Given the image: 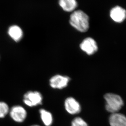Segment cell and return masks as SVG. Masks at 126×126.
I'll return each mask as SVG.
<instances>
[{"mask_svg": "<svg viewBox=\"0 0 126 126\" xmlns=\"http://www.w3.org/2000/svg\"><path fill=\"white\" fill-rule=\"evenodd\" d=\"M81 51L89 56H91L96 53L98 50L97 42L91 37H87L84 39L79 45Z\"/></svg>", "mask_w": 126, "mask_h": 126, "instance_id": "cell-5", "label": "cell"}, {"mask_svg": "<svg viewBox=\"0 0 126 126\" xmlns=\"http://www.w3.org/2000/svg\"><path fill=\"white\" fill-rule=\"evenodd\" d=\"M7 32L10 37L16 42L21 41L23 37V31L21 27L16 25L10 26Z\"/></svg>", "mask_w": 126, "mask_h": 126, "instance_id": "cell-9", "label": "cell"}, {"mask_svg": "<svg viewBox=\"0 0 126 126\" xmlns=\"http://www.w3.org/2000/svg\"><path fill=\"white\" fill-rule=\"evenodd\" d=\"M104 97L106 102V109L111 114L118 113L124 105V101L118 94L107 93Z\"/></svg>", "mask_w": 126, "mask_h": 126, "instance_id": "cell-2", "label": "cell"}, {"mask_svg": "<svg viewBox=\"0 0 126 126\" xmlns=\"http://www.w3.org/2000/svg\"><path fill=\"white\" fill-rule=\"evenodd\" d=\"M59 5L65 12H73L78 4L77 0H59Z\"/></svg>", "mask_w": 126, "mask_h": 126, "instance_id": "cell-11", "label": "cell"}, {"mask_svg": "<svg viewBox=\"0 0 126 126\" xmlns=\"http://www.w3.org/2000/svg\"><path fill=\"white\" fill-rule=\"evenodd\" d=\"M109 16L116 23H122L126 19V10L121 6L116 5L111 9Z\"/></svg>", "mask_w": 126, "mask_h": 126, "instance_id": "cell-8", "label": "cell"}, {"mask_svg": "<svg viewBox=\"0 0 126 126\" xmlns=\"http://www.w3.org/2000/svg\"><path fill=\"white\" fill-rule=\"evenodd\" d=\"M40 118L44 125L51 126L53 123V116L52 113L46 109L42 108L39 110Z\"/></svg>", "mask_w": 126, "mask_h": 126, "instance_id": "cell-12", "label": "cell"}, {"mask_svg": "<svg viewBox=\"0 0 126 126\" xmlns=\"http://www.w3.org/2000/svg\"><path fill=\"white\" fill-rule=\"evenodd\" d=\"M64 106L67 113L71 115H77L81 112V104L73 97H68L65 99L64 101Z\"/></svg>", "mask_w": 126, "mask_h": 126, "instance_id": "cell-7", "label": "cell"}, {"mask_svg": "<svg viewBox=\"0 0 126 126\" xmlns=\"http://www.w3.org/2000/svg\"><path fill=\"white\" fill-rule=\"evenodd\" d=\"M71 126H89L87 123L79 117L74 118L71 122Z\"/></svg>", "mask_w": 126, "mask_h": 126, "instance_id": "cell-14", "label": "cell"}, {"mask_svg": "<svg viewBox=\"0 0 126 126\" xmlns=\"http://www.w3.org/2000/svg\"><path fill=\"white\" fill-rule=\"evenodd\" d=\"M70 80V78L68 76L56 74L50 78L49 85L52 89L62 90L68 86Z\"/></svg>", "mask_w": 126, "mask_h": 126, "instance_id": "cell-4", "label": "cell"}, {"mask_svg": "<svg viewBox=\"0 0 126 126\" xmlns=\"http://www.w3.org/2000/svg\"><path fill=\"white\" fill-rule=\"evenodd\" d=\"M69 22L72 27L81 32H86L90 27L89 17L81 10H75L72 12Z\"/></svg>", "mask_w": 126, "mask_h": 126, "instance_id": "cell-1", "label": "cell"}, {"mask_svg": "<svg viewBox=\"0 0 126 126\" xmlns=\"http://www.w3.org/2000/svg\"><path fill=\"white\" fill-rule=\"evenodd\" d=\"M10 109L7 103L0 101V118H5L9 113Z\"/></svg>", "mask_w": 126, "mask_h": 126, "instance_id": "cell-13", "label": "cell"}, {"mask_svg": "<svg viewBox=\"0 0 126 126\" xmlns=\"http://www.w3.org/2000/svg\"><path fill=\"white\" fill-rule=\"evenodd\" d=\"M9 114L12 120L16 123H23L26 120L28 113L26 109L22 106H14L10 109Z\"/></svg>", "mask_w": 126, "mask_h": 126, "instance_id": "cell-6", "label": "cell"}, {"mask_svg": "<svg viewBox=\"0 0 126 126\" xmlns=\"http://www.w3.org/2000/svg\"><path fill=\"white\" fill-rule=\"evenodd\" d=\"M109 123L110 126H126V117L120 113H113L109 117Z\"/></svg>", "mask_w": 126, "mask_h": 126, "instance_id": "cell-10", "label": "cell"}, {"mask_svg": "<svg viewBox=\"0 0 126 126\" xmlns=\"http://www.w3.org/2000/svg\"><path fill=\"white\" fill-rule=\"evenodd\" d=\"M30 126H41L40 125H31Z\"/></svg>", "mask_w": 126, "mask_h": 126, "instance_id": "cell-15", "label": "cell"}, {"mask_svg": "<svg viewBox=\"0 0 126 126\" xmlns=\"http://www.w3.org/2000/svg\"><path fill=\"white\" fill-rule=\"evenodd\" d=\"M43 96L39 91H29L23 94V101L27 107H34L42 104Z\"/></svg>", "mask_w": 126, "mask_h": 126, "instance_id": "cell-3", "label": "cell"}]
</instances>
